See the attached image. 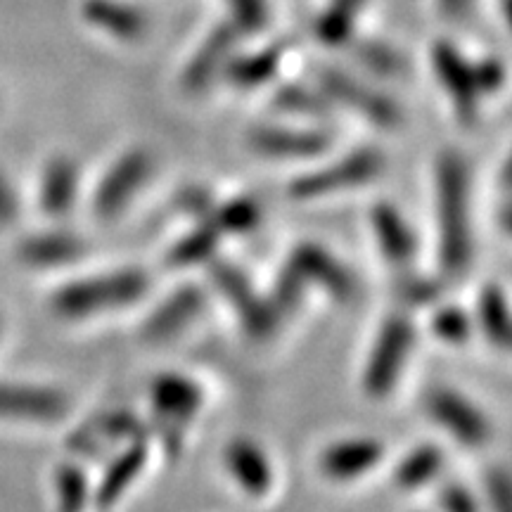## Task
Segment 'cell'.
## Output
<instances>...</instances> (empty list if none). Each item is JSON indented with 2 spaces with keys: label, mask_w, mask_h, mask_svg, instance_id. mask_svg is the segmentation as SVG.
I'll list each match as a JSON object with an SVG mask.
<instances>
[{
  "label": "cell",
  "mask_w": 512,
  "mask_h": 512,
  "mask_svg": "<svg viewBox=\"0 0 512 512\" xmlns=\"http://www.w3.org/2000/svg\"><path fill=\"white\" fill-rule=\"evenodd\" d=\"M439 268L448 278L467 273L475 254L470 164L458 150H444L434 164Z\"/></svg>",
  "instance_id": "1"
},
{
  "label": "cell",
  "mask_w": 512,
  "mask_h": 512,
  "mask_svg": "<svg viewBox=\"0 0 512 512\" xmlns=\"http://www.w3.org/2000/svg\"><path fill=\"white\" fill-rule=\"evenodd\" d=\"M150 292V275L143 268L88 273L67 280L50 297V309L64 320H88L124 311Z\"/></svg>",
  "instance_id": "2"
},
{
  "label": "cell",
  "mask_w": 512,
  "mask_h": 512,
  "mask_svg": "<svg viewBox=\"0 0 512 512\" xmlns=\"http://www.w3.org/2000/svg\"><path fill=\"white\" fill-rule=\"evenodd\" d=\"M384 155L375 147H356L328 162L311 166L290 183V197L297 202H318L342 192L363 188L382 176Z\"/></svg>",
  "instance_id": "3"
},
{
  "label": "cell",
  "mask_w": 512,
  "mask_h": 512,
  "mask_svg": "<svg viewBox=\"0 0 512 512\" xmlns=\"http://www.w3.org/2000/svg\"><path fill=\"white\" fill-rule=\"evenodd\" d=\"M415 349V325L408 313L396 311L382 320L363 366V392L370 399H387L399 387Z\"/></svg>",
  "instance_id": "4"
},
{
  "label": "cell",
  "mask_w": 512,
  "mask_h": 512,
  "mask_svg": "<svg viewBox=\"0 0 512 512\" xmlns=\"http://www.w3.org/2000/svg\"><path fill=\"white\" fill-rule=\"evenodd\" d=\"M207 394L202 384L183 373H162L150 384V406L157 434L162 437L166 451L178 453L183 434L197 415L202 413Z\"/></svg>",
  "instance_id": "5"
},
{
  "label": "cell",
  "mask_w": 512,
  "mask_h": 512,
  "mask_svg": "<svg viewBox=\"0 0 512 512\" xmlns=\"http://www.w3.org/2000/svg\"><path fill=\"white\" fill-rule=\"evenodd\" d=\"M155 171V159L145 147H131L121 152L98 178L91 192V211L95 219L114 221L126 214L136 202Z\"/></svg>",
  "instance_id": "6"
},
{
  "label": "cell",
  "mask_w": 512,
  "mask_h": 512,
  "mask_svg": "<svg viewBox=\"0 0 512 512\" xmlns=\"http://www.w3.org/2000/svg\"><path fill=\"white\" fill-rule=\"evenodd\" d=\"M425 411L441 432L467 448H482L491 439V422L482 408L460 389L434 387L425 396Z\"/></svg>",
  "instance_id": "7"
},
{
  "label": "cell",
  "mask_w": 512,
  "mask_h": 512,
  "mask_svg": "<svg viewBox=\"0 0 512 512\" xmlns=\"http://www.w3.org/2000/svg\"><path fill=\"white\" fill-rule=\"evenodd\" d=\"M247 140L256 155L271 162H318L332 147L330 131L313 124H261Z\"/></svg>",
  "instance_id": "8"
},
{
  "label": "cell",
  "mask_w": 512,
  "mask_h": 512,
  "mask_svg": "<svg viewBox=\"0 0 512 512\" xmlns=\"http://www.w3.org/2000/svg\"><path fill=\"white\" fill-rule=\"evenodd\" d=\"M318 88L325 93L332 105H342L344 110L356 112L358 117L370 121L373 126L394 128L401 121L399 105L387 93L377 91L366 81H358L347 72L323 67L318 72Z\"/></svg>",
  "instance_id": "9"
},
{
  "label": "cell",
  "mask_w": 512,
  "mask_h": 512,
  "mask_svg": "<svg viewBox=\"0 0 512 512\" xmlns=\"http://www.w3.org/2000/svg\"><path fill=\"white\" fill-rule=\"evenodd\" d=\"M209 266H214V285L226 302L233 306L235 316L240 318V325L245 328L249 337H268L278 328L280 316L273 309L268 294H261L256 290L252 280L240 271L238 266L223 264V261H211Z\"/></svg>",
  "instance_id": "10"
},
{
  "label": "cell",
  "mask_w": 512,
  "mask_h": 512,
  "mask_svg": "<svg viewBox=\"0 0 512 512\" xmlns=\"http://www.w3.org/2000/svg\"><path fill=\"white\" fill-rule=\"evenodd\" d=\"M430 64L456 117L463 124H475L484 100L477 86L475 62L467 60L453 43L437 41L430 50Z\"/></svg>",
  "instance_id": "11"
},
{
  "label": "cell",
  "mask_w": 512,
  "mask_h": 512,
  "mask_svg": "<svg viewBox=\"0 0 512 512\" xmlns=\"http://www.w3.org/2000/svg\"><path fill=\"white\" fill-rule=\"evenodd\" d=\"M287 266L299 275L306 290H320L335 302H349L356 297L358 283L347 264L337 259L330 249L316 242H302L292 249Z\"/></svg>",
  "instance_id": "12"
},
{
  "label": "cell",
  "mask_w": 512,
  "mask_h": 512,
  "mask_svg": "<svg viewBox=\"0 0 512 512\" xmlns=\"http://www.w3.org/2000/svg\"><path fill=\"white\" fill-rule=\"evenodd\" d=\"M69 413V396L48 384L0 382V420L55 425Z\"/></svg>",
  "instance_id": "13"
},
{
  "label": "cell",
  "mask_w": 512,
  "mask_h": 512,
  "mask_svg": "<svg viewBox=\"0 0 512 512\" xmlns=\"http://www.w3.org/2000/svg\"><path fill=\"white\" fill-rule=\"evenodd\" d=\"M387 448L380 439L373 437H347L332 441L320 451L318 470L320 475L335 484L358 482L373 472L384 460Z\"/></svg>",
  "instance_id": "14"
},
{
  "label": "cell",
  "mask_w": 512,
  "mask_h": 512,
  "mask_svg": "<svg viewBox=\"0 0 512 512\" xmlns=\"http://www.w3.org/2000/svg\"><path fill=\"white\" fill-rule=\"evenodd\" d=\"M223 467L245 496L264 498L275 484V467L268 451L249 437L230 439L223 448Z\"/></svg>",
  "instance_id": "15"
},
{
  "label": "cell",
  "mask_w": 512,
  "mask_h": 512,
  "mask_svg": "<svg viewBox=\"0 0 512 512\" xmlns=\"http://www.w3.org/2000/svg\"><path fill=\"white\" fill-rule=\"evenodd\" d=\"M204 304H207V292L202 287H178L150 311V316L145 318L143 335L150 342H169V339L183 335L202 316Z\"/></svg>",
  "instance_id": "16"
},
{
  "label": "cell",
  "mask_w": 512,
  "mask_h": 512,
  "mask_svg": "<svg viewBox=\"0 0 512 512\" xmlns=\"http://www.w3.org/2000/svg\"><path fill=\"white\" fill-rule=\"evenodd\" d=\"M370 235H373L377 252L394 268L413 264L418 254V238L406 214L392 202H375L370 209Z\"/></svg>",
  "instance_id": "17"
},
{
  "label": "cell",
  "mask_w": 512,
  "mask_h": 512,
  "mask_svg": "<svg viewBox=\"0 0 512 512\" xmlns=\"http://www.w3.org/2000/svg\"><path fill=\"white\" fill-rule=\"evenodd\" d=\"M81 192V169L69 155H55L43 166L38 181V207L48 219L69 216Z\"/></svg>",
  "instance_id": "18"
},
{
  "label": "cell",
  "mask_w": 512,
  "mask_h": 512,
  "mask_svg": "<svg viewBox=\"0 0 512 512\" xmlns=\"http://www.w3.org/2000/svg\"><path fill=\"white\" fill-rule=\"evenodd\" d=\"M147 441L136 439L128 441V444L119 446V451L114 453L110 463H107L105 472H102L98 486L93 491V503L98 508H112L114 503L121 501V496L136 484L140 472L147 465Z\"/></svg>",
  "instance_id": "19"
},
{
  "label": "cell",
  "mask_w": 512,
  "mask_h": 512,
  "mask_svg": "<svg viewBox=\"0 0 512 512\" xmlns=\"http://www.w3.org/2000/svg\"><path fill=\"white\" fill-rule=\"evenodd\" d=\"M240 34L230 24H219L211 34L204 38V43L195 50V55L190 57L188 64L183 69V86L188 91H202L204 86H209L211 81L219 76L230 57H233V50L238 46Z\"/></svg>",
  "instance_id": "20"
},
{
  "label": "cell",
  "mask_w": 512,
  "mask_h": 512,
  "mask_svg": "<svg viewBox=\"0 0 512 512\" xmlns=\"http://www.w3.org/2000/svg\"><path fill=\"white\" fill-rule=\"evenodd\" d=\"M81 15L102 34L126 43L140 41L150 27L143 10L136 5L121 3V0H86Z\"/></svg>",
  "instance_id": "21"
},
{
  "label": "cell",
  "mask_w": 512,
  "mask_h": 512,
  "mask_svg": "<svg viewBox=\"0 0 512 512\" xmlns=\"http://www.w3.org/2000/svg\"><path fill=\"white\" fill-rule=\"evenodd\" d=\"M86 252V242L69 230H46V233H34L19 245V259L31 268H53L69 266L79 261Z\"/></svg>",
  "instance_id": "22"
},
{
  "label": "cell",
  "mask_w": 512,
  "mask_h": 512,
  "mask_svg": "<svg viewBox=\"0 0 512 512\" xmlns=\"http://www.w3.org/2000/svg\"><path fill=\"white\" fill-rule=\"evenodd\" d=\"M475 328L486 337V342L494 349H508L510 337H512V325H510V304L508 294L498 283H489L479 292L477 299V311L475 316Z\"/></svg>",
  "instance_id": "23"
},
{
  "label": "cell",
  "mask_w": 512,
  "mask_h": 512,
  "mask_svg": "<svg viewBox=\"0 0 512 512\" xmlns=\"http://www.w3.org/2000/svg\"><path fill=\"white\" fill-rule=\"evenodd\" d=\"M446 456L437 444H418L411 451L403 453V458L394 467V484L403 491L425 489L427 484L437 482L444 472Z\"/></svg>",
  "instance_id": "24"
},
{
  "label": "cell",
  "mask_w": 512,
  "mask_h": 512,
  "mask_svg": "<svg viewBox=\"0 0 512 512\" xmlns=\"http://www.w3.org/2000/svg\"><path fill=\"white\" fill-rule=\"evenodd\" d=\"M283 57V46H266L240 57L233 55L226 69H223V74L238 88H259L278 76L280 67H283Z\"/></svg>",
  "instance_id": "25"
},
{
  "label": "cell",
  "mask_w": 512,
  "mask_h": 512,
  "mask_svg": "<svg viewBox=\"0 0 512 512\" xmlns=\"http://www.w3.org/2000/svg\"><path fill=\"white\" fill-rule=\"evenodd\" d=\"M204 221L211 223L223 235H247L261 226L264 209L249 195L230 197L226 202H211Z\"/></svg>",
  "instance_id": "26"
},
{
  "label": "cell",
  "mask_w": 512,
  "mask_h": 512,
  "mask_svg": "<svg viewBox=\"0 0 512 512\" xmlns=\"http://www.w3.org/2000/svg\"><path fill=\"white\" fill-rule=\"evenodd\" d=\"M366 0H330V5L320 12L316 24H313V34L318 43L330 48L347 46L354 41L356 34V17L363 10Z\"/></svg>",
  "instance_id": "27"
},
{
  "label": "cell",
  "mask_w": 512,
  "mask_h": 512,
  "mask_svg": "<svg viewBox=\"0 0 512 512\" xmlns=\"http://www.w3.org/2000/svg\"><path fill=\"white\" fill-rule=\"evenodd\" d=\"M221 245V233L211 223L197 219L195 226L171 247L169 264L176 268H190L211 264L216 259V249Z\"/></svg>",
  "instance_id": "28"
},
{
  "label": "cell",
  "mask_w": 512,
  "mask_h": 512,
  "mask_svg": "<svg viewBox=\"0 0 512 512\" xmlns=\"http://www.w3.org/2000/svg\"><path fill=\"white\" fill-rule=\"evenodd\" d=\"M55 496L57 512H83L93 501L91 482L81 465L64 463L55 472Z\"/></svg>",
  "instance_id": "29"
},
{
  "label": "cell",
  "mask_w": 512,
  "mask_h": 512,
  "mask_svg": "<svg viewBox=\"0 0 512 512\" xmlns=\"http://www.w3.org/2000/svg\"><path fill=\"white\" fill-rule=\"evenodd\" d=\"M273 105L278 112L290 114V117H306L316 119L325 117V112L330 110L332 102L325 98V93L320 88H306L299 83H287L275 93Z\"/></svg>",
  "instance_id": "30"
},
{
  "label": "cell",
  "mask_w": 512,
  "mask_h": 512,
  "mask_svg": "<svg viewBox=\"0 0 512 512\" xmlns=\"http://www.w3.org/2000/svg\"><path fill=\"white\" fill-rule=\"evenodd\" d=\"M432 335L439 339V342L451 344V347H460L475 332V320H472L470 313H465L458 306H441V309L434 311L432 316Z\"/></svg>",
  "instance_id": "31"
},
{
  "label": "cell",
  "mask_w": 512,
  "mask_h": 512,
  "mask_svg": "<svg viewBox=\"0 0 512 512\" xmlns=\"http://www.w3.org/2000/svg\"><path fill=\"white\" fill-rule=\"evenodd\" d=\"M356 60L377 76H396L403 69L399 50L373 38H356Z\"/></svg>",
  "instance_id": "32"
},
{
  "label": "cell",
  "mask_w": 512,
  "mask_h": 512,
  "mask_svg": "<svg viewBox=\"0 0 512 512\" xmlns=\"http://www.w3.org/2000/svg\"><path fill=\"white\" fill-rule=\"evenodd\" d=\"M230 27L238 34H256L268 24V3L266 0H226Z\"/></svg>",
  "instance_id": "33"
},
{
  "label": "cell",
  "mask_w": 512,
  "mask_h": 512,
  "mask_svg": "<svg viewBox=\"0 0 512 512\" xmlns=\"http://www.w3.org/2000/svg\"><path fill=\"white\" fill-rule=\"evenodd\" d=\"M489 512H512V484L505 467H491L484 479V503Z\"/></svg>",
  "instance_id": "34"
},
{
  "label": "cell",
  "mask_w": 512,
  "mask_h": 512,
  "mask_svg": "<svg viewBox=\"0 0 512 512\" xmlns=\"http://www.w3.org/2000/svg\"><path fill=\"white\" fill-rule=\"evenodd\" d=\"M441 512H484V505L475 491L463 482H448L439 489Z\"/></svg>",
  "instance_id": "35"
},
{
  "label": "cell",
  "mask_w": 512,
  "mask_h": 512,
  "mask_svg": "<svg viewBox=\"0 0 512 512\" xmlns=\"http://www.w3.org/2000/svg\"><path fill=\"white\" fill-rule=\"evenodd\" d=\"M475 76H477L479 91H482V95L486 98V95L496 93L498 88L503 86L505 69L496 57H484V60L475 62Z\"/></svg>",
  "instance_id": "36"
},
{
  "label": "cell",
  "mask_w": 512,
  "mask_h": 512,
  "mask_svg": "<svg viewBox=\"0 0 512 512\" xmlns=\"http://www.w3.org/2000/svg\"><path fill=\"white\" fill-rule=\"evenodd\" d=\"M19 216V197L10 178L0 171V228H8Z\"/></svg>",
  "instance_id": "37"
},
{
  "label": "cell",
  "mask_w": 512,
  "mask_h": 512,
  "mask_svg": "<svg viewBox=\"0 0 512 512\" xmlns=\"http://www.w3.org/2000/svg\"><path fill=\"white\" fill-rule=\"evenodd\" d=\"M437 8L448 22H463L470 15L472 0H437Z\"/></svg>",
  "instance_id": "38"
},
{
  "label": "cell",
  "mask_w": 512,
  "mask_h": 512,
  "mask_svg": "<svg viewBox=\"0 0 512 512\" xmlns=\"http://www.w3.org/2000/svg\"><path fill=\"white\" fill-rule=\"evenodd\" d=\"M0 328H3V323H0Z\"/></svg>",
  "instance_id": "39"
}]
</instances>
